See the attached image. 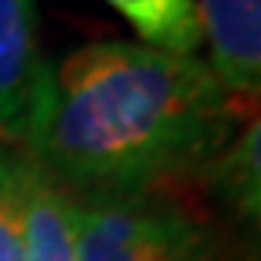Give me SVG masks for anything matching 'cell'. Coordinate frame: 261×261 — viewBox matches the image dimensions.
Listing matches in <instances>:
<instances>
[{"mask_svg":"<svg viewBox=\"0 0 261 261\" xmlns=\"http://www.w3.org/2000/svg\"><path fill=\"white\" fill-rule=\"evenodd\" d=\"M0 261H25L19 211L13 204V195L7 189L4 176H0Z\"/></svg>","mask_w":261,"mask_h":261,"instance_id":"8","label":"cell"},{"mask_svg":"<svg viewBox=\"0 0 261 261\" xmlns=\"http://www.w3.org/2000/svg\"><path fill=\"white\" fill-rule=\"evenodd\" d=\"M261 126L258 117L246 120L223 151L204 167L198 182L214 192V198L227 208L242 227H258L261 217Z\"/></svg>","mask_w":261,"mask_h":261,"instance_id":"6","label":"cell"},{"mask_svg":"<svg viewBox=\"0 0 261 261\" xmlns=\"http://www.w3.org/2000/svg\"><path fill=\"white\" fill-rule=\"evenodd\" d=\"M76 261H223L220 239L173 189L69 198Z\"/></svg>","mask_w":261,"mask_h":261,"instance_id":"2","label":"cell"},{"mask_svg":"<svg viewBox=\"0 0 261 261\" xmlns=\"http://www.w3.org/2000/svg\"><path fill=\"white\" fill-rule=\"evenodd\" d=\"M252 117L198 54L95 41L50 66L22 151L69 198L158 192L201 179Z\"/></svg>","mask_w":261,"mask_h":261,"instance_id":"1","label":"cell"},{"mask_svg":"<svg viewBox=\"0 0 261 261\" xmlns=\"http://www.w3.org/2000/svg\"><path fill=\"white\" fill-rule=\"evenodd\" d=\"M0 176L22 223L25 261H76V227L69 195L60 192L22 148L0 142Z\"/></svg>","mask_w":261,"mask_h":261,"instance_id":"5","label":"cell"},{"mask_svg":"<svg viewBox=\"0 0 261 261\" xmlns=\"http://www.w3.org/2000/svg\"><path fill=\"white\" fill-rule=\"evenodd\" d=\"M136 29L142 44L170 54H195L201 47L195 0H104Z\"/></svg>","mask_w":261,"mask_h":261,"instance_id":"7","label":"cell"},{"mask_svg":"<svg viewBox=\"0 0 261 261\" xmlns=\"http://www.w3.org/2000/svg\"><path fill=\"white\" fill-rule=\"evenodd\" d=\"M208 69L230 101L258 114L261 91V0H195Z\"/></svg>","mask_w":261,"mask_h":261,"instance_id":"4","label":"cell"},{"mask_svg":"<svg viewBox=\"0 0 261 261\" xmlns=\"http://www.w3.org/2000/svg\"><path fill=\"white\" fill-rule=\"evenodd\" d=\"M35 0H0V142L25 148L47 82Z\"/></svg>","mask_w":261,"mask_h":261,"instance_id":"3","label":"cell"}]
</instances>
